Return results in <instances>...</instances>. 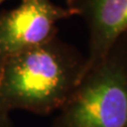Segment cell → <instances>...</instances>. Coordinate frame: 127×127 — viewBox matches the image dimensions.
<instances>
[{"label":"cell","mask_w":127,"mask_h":127,"mask_svg":"<svg viewBox=\"0 0 127 127\" xmlns=\"http://www.w3.org/2000/svg\"><path fill=\"white\" fill-rule=\"evenodd\" d=\"M0 127H15L9 118V114L0 113Z\"/></svg>","instance_id":"obj_5"},{"label":"cell","mask_w":127,"mask_h":127,"mask_svg":"<svg viewBox=\"0 0 127 127\" xmlns=\"http://www.w3.org/2000/svg\"><path fill=\"white\" fill-rule=\"evenodd\" d=\"M125 33H126V34H127V31H126V32H125Z\"/></svg>","instance_id":"obj_7"},{"label":"cell","mask_w":127,"mask_h":127,"mask_svg":"<svg viewBox=\"0 0 127 127\" xmlns=\"http://www.w3.org/2000/svg\"><path fill=\"white\" fill-rule=\"evenodd\" d=\"M73 16L50 0H21L0 14V59L44 44L57 37V24Z\"/></svg>","instance_id":"obj_3"},{"label":"cell","mask_w":127,"mask_h":127,"mask_svg":"<svg viewBox=\"0 0 127 127\" xmlns=\"http://www.w3.org/2000/svg\"><path fill=\"white\" fill-rule=\"evenodd\" d=\"M6 1H8V0H0V6L3 4L4 2H6Z\"/></svg>","instance_id":"obj_6"},{"label":"cell","mask_w":127,"mask_h":127,"mask_svg":"<svg viewBox=\"0 0 127 127\" xmlns=\"http://www.w3.org/2000/svg\"><path fill=\"white\" fill-rule=\"evenodd\" d=\"M87 58L57 37L44 44L0 59V113L59 110L81 81Z\"/></svg>","instance_id":"obj_1"},{"label":"cell","mask_w":127,"mask_h":127,"mask_svg":"<svg viewBox=\"0 0 127 127\" xmlns=\"http://www.w3.org/2000/svg\"><path fill=\"white\" fill-rule=\"evenodd\" d=\"M67 8L73 15L81 16L89 28L86 73L127 31V0H67Z\"/></svg>","instance_id":"obj_4"},{"label":"cell","mask_w":127,"mask_h":127,"mask_svg":"<svg viewBox=\"0 0 127 127\" xmlns=\"http://www.w3.org/2000/svg\"><path fill=\"white\" fill-rule=\"evenodd\" d=\"M51 127H127V34L88 70Z\"/></svg>","instance_id":"obj_2"}]
</instances>
